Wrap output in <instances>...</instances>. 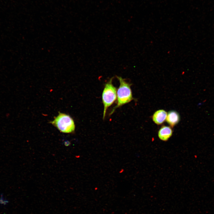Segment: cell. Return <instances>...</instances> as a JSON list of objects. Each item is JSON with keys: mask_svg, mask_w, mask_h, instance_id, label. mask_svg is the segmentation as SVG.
Here are the masks:
<instances>
[{"mask_svg": "<svg viewBox=\"0 0 214 214\" xmlns=\"http://www.w3.org/2000/svg\"><path fill=\"white\" fill-rule=\"evenodd\" d=\"M120 85L117 90V104L111 111V114L116 108L131 101L133 98L130 84L121 77H117Z\"/></svg>", "mask_w": 214, "mask_h": 214, "instance_id": "cell-1", "label": "cell"}, {"mask_svg": "<svg viewBox=\"0 0 214 214\" xmlns=\"http://www.w3.org/2000/svg\"><path fill=\"white\" fill-rule=\"evenodd\" d=\"M50 123L60 132L64 133H73L75 125L73 120L69 115L59 112L58 115Z\"/></svg>", "mask_w": 214, "mask_h": 214, "instance_id": "cell-2", "label": "cell"}, {"mask_svg": "<svg viewBox=\"0 0 214 214\" xmlns=\"http://www.w3.org/2000/svg\"><path fill=\"white\" fill-rule=\"evenodd\" d=\"M111 78L105 85L102 94L103 105V119L105 117L107 109L112 105L117 98V89L113 85Z\"/></svg>", "mask_w": 214, "mask_h": 214, "instance_id": "cell-3", "label": "cell"}, {"mask_svg": "<svg viewBox=\"0 0 214 214\" xmlns=\"http://www.w3.org/2000/svg\"><path fill=\"white\" fill-rule=\"evenodd\" d=\"M173 131L171 128L166 126H162L159 130L158 133V136L161 140L166 141L172 136Z\"/></svg>", "mask_w": 214, "mask_h": 214, "instance_id": "cell-4", "label": "cell"}, {"mask_svg": "<svg viewBox=\"0 0 214 214\" xmlns=\"http://www.w3.org/2000/svg\"><path fill=\"white\" fill-rule=\"evenodd\" d=\"M167 113L163 109L159 110L153 114L152 119L153 121L156 124L160 125L166 120Z\"/></svg>", "mask_w": 214, "mask_h": 214, "instance_id": "cell-5", "label": "cell"}, {"mask_svg": "<svg viewBox=\"0 0 214 214\" xmlns=\"http://www.w3.org/2000/svg\"><path fill=\"white\" fill-rule=\"evenodd\" d=\"M180 119L179 113L174 111H169L167 114L166 121L171 127H173L177 124Z\"/></svg>", "mask_w": 214, "mask_h": 214, "instance_id": "cell-6", "label": "cell"}]
</instances>
